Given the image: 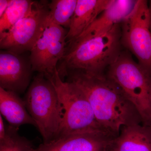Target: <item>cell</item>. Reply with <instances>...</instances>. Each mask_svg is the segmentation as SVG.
<instances>
[{
    "mask_svg": "<svg viewBox=\"0 0 151 151\" xmlns=\"http://www.w3.org/2000/svg\"><path fill=\"white\" fill-rule=\"evenodd\" d=\"M66 77L67 81L85 95L103 129L117 137L122 127L142 123L134 105L107 76L76 71L68 73Z\"/></svg>",
    "mask_w": 151,
    "mask_h": 151,
    "instance_id": "1",
    "label": "cell"
},
{
    "mask_svg": "<svg viewBox=\"0 0 151 151\" xmlns=\"http://www.w3.org/2000/svg\"><path fill=\"white\" fill-rule=\"evenodd\" d=\"M121 24L102 33L79 36L66 44L64 54L57 65L63 80L68 73L79 71L89 74H104L122 52Z\"/></svg>",
    "mask_w": 151,
    "mask_h": 151,
    "instance_id": "2",
    "label": "cell"
},
{
    "mask_svg": "<svg viewBox=\"0 0 151 151\" xmlns=\"http://www.w3.org/2000/svg\"><path fill=\"white\" fill-rule=\"evenodd\" d=\"M107 77L117 85L134 105L142 124L151 127V73L122 51L108 67Z\"/></svg>",
    "mask_w": 151,
    "mask_h": 151,
    "instance_id": "3",
    "label": "cell"
},
{
    "mask_svg": "<svg viewBox=\"0 0 151 151\" xmlns=\"http://www.w3.org/2000/svg\"><path fill=\"white\" fill-rule=\"evenodd\" d=\"M24 100L44 143L58 137L64 111L55 88L43 73L34 78Z\"/></svg>",
    "mask_w": 151,
    "mask_h": 151,
    "instance_id": "4",
    "label": "cell"
},
{
    "mask_svg": "<svg viewBox=\"0 0 151 151\" xmlns=\"http://www.w3.org/2000/svg\"><path fill=\"white\" fill-rule=\"evenodd\" d=\"M45 77L55 88L64 111L58 137L76 133L106 131L97 122L87 98L75 85L63 81L58 70L53 75Z\"/></svg>",
    "mask_w": 151,
    "mask_h": 151,
    "instance_id": "5",
    "label": "cell"
},
{
    "mask_svg": "<svg viewBox=\"0 0 151 151\" xmlns=\"http://www.w3.org/2000/svg\"><path fill=\"white\" fill-rule=\"evenodd\" d=\"M122 43L151 73V31L148 2L137 0L132 12L121 24Z\"/></svg>",
    "mask_w": 151,
    "mask_h": 151,
    "instance_id": "6",
    "label": "cell"
},
{
    "mask_svg": "<svg viewBox=\"0 0 151 151\" xmlns=\"http://www.w3.org/2000/svg\"><path fill=\"white\" fill-rule=\"evenodd\" d=\"M49 3L46 1H35L27 15L8 31L0 34L1 49L18 55L30 52L48 18Z\"/></svg>",
    "mask_w": 151,
    "mask_h": 151,
    "instance_id": "7",
    "label": "cell"
},
{
    "mask_svg": "<svg viewBox=\"0 0 151 151\" xmlns=\"http://www.w3.org/2000/svg\"><path fill=\"white\" fill-rule=\"evenodd\" d=\"M67 32L62 26L49 19L42 32L31 50L29 57L33 71L45 77L54 74L66 46Z\"/></svg>",
    "mask_w": 151,
    "mask_h": 151,
    "instance_id": "8",
    "label": "cell"
},
{
    "mask_svg": "<svg viewBox=\"0 0 151 151\" xmlns=\"http://www.w3.org/2000/svg\"><path fill=\"white\" fill-rule=\"evenodd\" d=\"M33 70L22 55L2 50L0 53V87L19 94L30 85Z\"/></svg>",
    "mask_w": 151,
    "mask_h": 151,
    "instance_id": "9",
    "label": "cell"
},
{
    "mask_svg": "<svg viewBox=\"0 0 151 151\" xmlns=\"http://www.w3.org/2000/svg\"><path fill=\"white\" fill-rule=\"evenodd\" d=\"M116 137L103 130L70 134L42 143L32 151H105L108 142Z\"/></svg>",
    "mask_w": 151,
    "mask_h": 151,
    "instance_id": "10",
    "label": "cell"
},
{
    "mask_svg": "<svg viewBox=\"0 0 151 151\" xmlns=\"http://www.w3.org/2000/svg\"><path fill=\"white\" fill-rule=\"evenodd\" d=\"M105 151H151V127L140 124L122 127Z\"/></svg>",
    "mask_w": 151,
    "mask_h": 151,
    "instance_id": "11",
    "label": "cell"
},
{
    "mask_svg": "<svg viewBox=\"0 0 151 151\" xmlns=\"http://www.w3.org/2000/svg\"><path fill=\"white\" fill-rule=\"evenodd\" d=\"M112 0H77L66 35V44L75 39L93 23Z\"/></svg>",
    "mask_w": 151,
    "mask_h": 151,
    "instance_id": "12",
    "label": "cell"
},
{
    "mask_svg": "<svg viewBox=\"0 0 151 151\" xmlns=\"http://www.w3.org/2000/svg\"><path fill=\"white\" fill-rule=\"evenodd\" d=\"M136 2L132 0H112L93 23L79 36L98 34L115 25L121 24L132 12Z\"/></svg>",
    "mask_w": 151,
    "mask_h": 151,
    "instance_id": "13",
    "label": "cell"
},
{
    "mask_svg": "<svg viewBox=\"0 0 151 151\" xmlns=\"http://www.w3.org/2000/svg\"><path fill=\"white\" fill-rule=\"evenodd\" d=\"M0 112L9 123V126L17 129L22 125L29 124L36 127L30 115L24 100L18 94L0 87Z\"/></svg>",
    "mask_w": 151,
    "mask_h": 151,
    "instance_id": "14",
    "label": "cell"
},
{
    "mask_svg": "<svg viewBox=\"0 0 151 151\" xmlns=\"http://www.w3.org/2000/svg\"><path fill=\"white\" fill-rule=\"evenodd\" d=\"M35 1L12 0L5 12L0 17V34L7 31L31 11Z\"/></svg>",
    "mask_w": 151,
    "mask_h": 151,
    "instance_id": "15",
    "label": "cell"
},
{
    "mask_svg": "<svg viewBox=\"0 0 151 151\" xmlns=\"http://www.w3.org/2000/svg\"><path fill=\"white\" fill-rule=\"evenodd\" d=\"M77 3V0H52L49 3V19L55 24L69 28Z\"/></svg>",
    "mask_w": 151,
    "mask_h": 151,
    "instance_id": "16",
    "label": "cell"
},
{
    "mask_svg": "<svg viewBox=\"0 0 151 151\" xmlns=\"http://www.w3.org/2000/svg\"><path fill=\"white\" fill-rule=\"evenodd\" d=\"M18 129L9 126L4 137L0 139V151H32V144L18 134Z\"/></svg>",
    "mask_w": 151,
    "mask_h": 151,
    "instance_id": "17",
    "label": "cell"
},
{
    "mask_svg": "<svg viewBox=\"0 0 151 151\" xmlns=\"http://www.w3.org/2000/svg\"><path fill=\"white\" fill-rule=\"evenodd\" d=\"M12 0H0V17L5 12Z\"/></svg>",
    "mask_w": 151,
    "mask_h": 151,
    "instance_id": "18",
    "label": "cell"
},
{
    "mask_svg": "<svg viewBox=\"0 0 151 151\" xmlns=\"http://www.w3.org/2000/svg\"><path fill=\"white\" fill-rule=\"evenodd\" d=\"M149 6L150 13V30L151 31V1H150Z\"/></svg>",
    "mask_w": 151,
    "mask_h": 151,
    "instance_id": "19",
    "label": "cell"
}]
</instances>
